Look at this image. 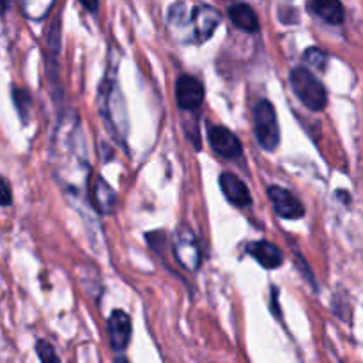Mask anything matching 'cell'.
Here are the masks:
<instances>
[{
    "instance_id": "1",
    "label": "cell",
    "mask_w": 363,
    "mask_h": 363,
    "mask_svg": "<svg viewBox=\"0 0 363 363\" xmlns=\"http://www.w3.org/2000/svg\"><path fill=\"white\" fill-rule=\"evenodd\" d=\"M220 16L218 11L211 6H197L191 11L190 18H186L184 14L183 6H174L170 9L169 14V23L177 25V27H184V25H190L191 27V35H194L195 41L202 43L206 39H209L215 32V28L218 27Z\"/></svg>"
},
{
    "instance_id": "2",
    "label": "cell",
    "mask_w": 363,
    "mask_h": 363,
    "mask_svg": "<svg viewBox=\"0 0 363 363\" xmlns=\"http://www.w3.org/2000/svg\"><path fill=\"white\" fill-rule=\"evenodd\" d=\"M291 87L301 103L314 112H321L328 103L326 89L307 67H296L291 71Z\"/></svg>"
},
{
    "instance_id": "3",
    "label": "cell",
    "mask_w": 363,
    "mask_h": 363,
    "mask_svg": "<svg viewBox=\"0 0 363 363\" xmlns=\"http://www.w3.org/2000/svg\"><path fill=\"white\" fill-rule=\"evenodd\" d=\"M254 131L259 145L264 151H275L280 144V128L273 105L266 99L259 101L254 108Z\"/></svg>"
},
{
    "instance_id": "4",
    "label": "cell",
    "mask_w": 363,
    "mask_h": 363,
    "mask_svg": "<svg viewBox=\"0 0 363 363\" xmlns=\"http://www.w3.org/2000/svg\"><path fill=\"white\" fill-rule=\"evenodd\" d=\"M99 106L101 113L106 119V126L112 128L117 135H126V112H124V101L119 96V89L113 78H105L101 85V96H99Z\"/></svg>"
},
{
    "instance_id": "5",
    "label": "cell",
    "mask_w": 363,
    "mask_h": 363,
    "mask_svg": "<svg viewBox=\"0 0 363 363\" xmlns=\"http://www.w3.org/2000/svg\"><path fill=\"white\" fill-rule=\"evenodd\" d=\"M268 197L272 201L275 213L280 218L286 220H298L305 215V208L301 204L300 199L289 190L280 186H269L268 188Z\"/></svg>"
},
{
    "instance_id": "6",
    "label": "cell",
    "mask_w": 363,
    "mask_h": 363,
    "mask_svg": "<svg viewBox=\"0 0 363 363\" xmlns=\"http://www.w3.org/2000/svg\"><path fill=\"white\" fill-rule=\"evenodd\" d=\"M176 99L181 110H197L204 101V85L191 74H183L176 84Z\"/></svg>"
},
{
    "instance_id": "7",
    "label": "cell",
    "mask_w": 363,
    "mask_h": 363,
    "mask_svg": "<svg viewBox=\"0 0 363 363\" xmlns=\"http://www.w3.org/2000/svg\"><path fill=\"white\" fill-rule=\"evenodd\" d=\"M174 254H176L177 261L188 269H197L199 264H201V250H199L195 236L186 227L179 229V233H177L176 243H174Z\"/></svg>"
},
{
    "instance_id": "8",
    "label": "cell",
    "mask_w": 363,
    "mask_h": 363,
    "mask_svg": "<svg viewBox=\"0 0 363 363\" xmlns=\"http://www.w3.org/2000/svg\"><path fill=\"white\" fill-rule=\"evenodd\" d=\"M110 346L116 353H123L131 340V319L126 312L113 311L108 318Z\"/></svg>"
},
{
    "instance_id": "9",
    "label": "cell",
    "mask_w": 363,
    "mask_h": 363,
    "mask_svg": "<svg viewBox=\"0 0 363 363\" xmlns=\"http://www.w3.org/2000/svg\"><path fill=\"white\" fill-rule=\"evenodd\" d=\"M209 144L215 149L216 155L223 158H238L241 155V142L229 128L211 126L209 128Z\"/></svg>"
},
{
    "instance_id": "10",
    "label": "cell",
    "mask_w": 363,
    "mask_h": 363,
    "mask_svg": "<svg viewBox=\"0 0 363 363\" xmlns=\"http://www.w3.org/2000/svg\"><path fill=\"white\" fill-rule=\"evenodd\" d=\"M220 188H222L223 195L230 204L238 206V208H247L252 204V195L248 191V186L233 172H223L220 176Z\"/></svg>"
},
{
    "instance_id": "11",
    "label": "cell",
    "mask_w": 363,
    "mask_h": 363,
    "mask_svg": "<svg viewBox=\"0 0 363 363\" xmlns=\"http://www.w3.org/2000/svg\"><path fill=\"white\" fill-rule=\"evenodd\" d=\"M248 254L266 269L279 268L284 261L282 250L269 241H254L248 245Z\"/></svg>"
},
{
    "instance_id": "12",
    "label": "cell",
    "mask_w": 363,
    "mask_h": 363,
    "mask_svg": "<svg viewBox=\"0 0 363 363\" xmlns=\"http://www.w3.org/2000/svg\"><path fill=\"white\" fill-rule=\"evenodd\" d=\"M91 202L96 208V211L106 215L112 211L113 204H116V194L110 188V184L105 183L103 177H96L91 184Z\"/></svg>"
},
{
    "instance_id": "13",
    "label": "cell",
    "mask_w": 363,
    "mask_h": 363,
    "mask_svg": "<svg viewBox=\"0 0 363 363\" xmlns=\"http://www.w3.org/2000/svg\"><path fill=\"white\" fill-rule=\"evenodd\" d=\"M229 18L240 30L243 32H257L259 18L255 11L247 4H234L229 9Z\"/></svg>"
},
{
    "instance_id": "14",
    "label": "cell",
    "mask_w": 363,
    "mask_h": 363,
    "mask_svg": "<svg viewBox=\"0 0 363 363\" xmlns=\"http://www.w3.org/2000/svg\"><path fill=\"white\" fill-rule=\"evenodd\" d=\"M315 14L330 25H340L344 21V6L340 0H312Z\"/></svg>"
},
{
    "instance_id": "15",
    "label": "cell",
    "mask_w": 363,
    "mask_h": 363,
    "mask_svg": "<svg viewBox=\"0 0 363 363\" xmlns=\"http://www.w3.org/2000/svg\"><path fill=\"white\" fill-rule=\"evenodd\" d=\"M55 0H20V6L23 14H27L32 20H41L48 14L50 7Z\"/></svg>"
},
{
    "instance_id": "16",
    "label": "cell",
    "mask_w": 363,
    "mask_h": 363,
    "mask_svg": "<svg viewBox=\"0 0 363 363\" xmlns=\"http://www.w3.org/2000/svg\"><path fill=\"white\" fill-rule=\"evenodd\" d=\"M13 99H14V105H16L18 112H20L21 119H27L28 105H30V96H28V92L21 91V89H14Z\"/></svg>"
},
{
    "instance_id": "17",
    "label": "cell",
    "mask_w": 363,
    "mask_h": 363,
    "mask_svg": "<svg viewBox=\"0 0 363 363\" xmlns=\"http://www.w3.org/2000/svg\"><path fill=\"white\" fill-rule=\"evenodd\" d=\"M35 350H38V357L41 358L43 362H59V357L55 354V350H53L52 344H48L46 340H39L38 344H35Z\"/></svg>"
},
{
    "instance_id": "18",
    "label": "cell",
    "mask_w": 363,
    "mask_h": 363,
    "mask_svg": "<svg viewBox=\"0 0 363 363\" xmlns=\"http://www.w3.org/2000/svg\"><path fill=\"white\" fill-rule=\"evenodd\" d=\"M305 60L318 69H325L326 66V55L319 48H308L305 52Z\"/></svg>"
},
{
    "instance_id": "19",
    "label": "cell",
    "mask_w": 363,
    "mask_h": 363,
    "mask_svg": "<svg viewBox=\"0 0 363 363\" xmlns=\"http://www.w3.org/2000/svg\"><path fill=\"white\" fill-rule=\"evenodd\" d=\"M13 204V194H11V186L2 176H0V206L7 208Z\"/></svg>"
},
{
    "instance_id": "20",
    "label": "cell",
    "mask_w": 363,
    "mask_h": 363,
    "mask_svg": "<svg viewBox=\"0 0 363 363\" xmlns=\"http://www.w3.org/2000/svg\"><path fill=\"white\" fill-rule=\"evenodd\" d=\"M82 6L89 11V13H96L99 7V0H80Z\"/></svg>"
}]
</instances>
